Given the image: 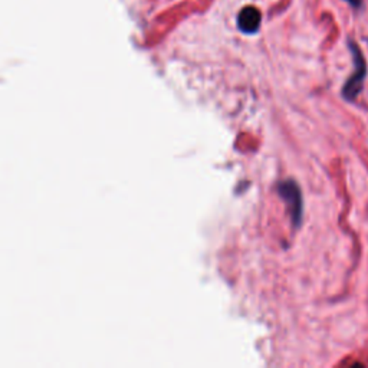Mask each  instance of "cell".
<instances>
[{"mask_svg":"<svg viewBox=\"0 0 368 368\" xmlns=\"http://www.w3.org/2000/svg\"><path fill=\"white\" fill-rule=\"evenodd\" d=\"M262 23V13L256 6H244L237 15V28L246 35H255Z\"/></svg>","mask_w":368,"mask_h":368,"instance_id":"3","label":"cell"},{"mask_svg":"<svg viewBox=\"0 0 368 368\" xmlns=\"http://www.w3.org/2000/svg\"><path fill=\"white\" fill-rule=\"evenodd\" d=\"M278 193L288 206L292 223L298 228L302 222V216H304V202H302L301 189L295 182L286 180L278 186Z\"/></svg>","mask_w":368,"mask_h":368,"instance_id":"2","label":"cell"},{"mask_svg":"<svg viewBox=\"0 0 368 368\" xmlns=\"http://www.w3.org/2000/svg\"><path fill=\"white\" fill-rule=\"evenodd\" d=\"M344 2H347L354 9H360L362 6V0H344Z\"/></svg>","mask_w":368,"mask_h":368,"instance_id":"4","label":"cell"},{"mask_svg":"<svg viewBox=\"0 0 368 368\" xmlns=\"http://www.w3.org/2000/svg\"><path fill=\"white\" fill-rule=\"evenodd\" d=\"M350 51L353 55V62H354V72L353 75L348 78L346 82L344 88H342V96L346 98L347 101H355L357 96L361 94L364 88V81L367 77V62L365 58L361 52L360 46L354 41H348Z\"/></svg>","mask_w":368,"mask_h":368,"instance_id":"1","label":"cell"}]
</instances>
